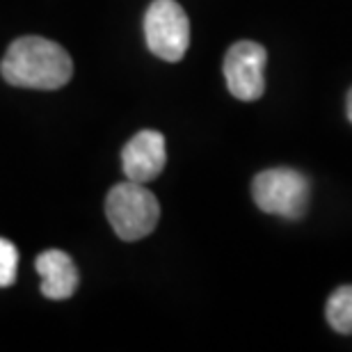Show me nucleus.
Returning a JSON list of instances; mask_svg holds the SVG:
<instances>
[{"label": "nucleus", "mask_w": 352, "mask_h": 352, "mask_svg": "<svg viewBox=\"0 0 352 352\" xmlns=\"http://www.w3.org/2000/svg\"><path fill=\"white\" fill-rule=\"evenodd\" d=\"M0 74L14 87L60 89L72 80L74 60L55 41L28 34L10 44L0 62Z\"/></svg>", "instance_id": "nucleus-1"}, {"label": "nucleus", "mask_w": 352, "mask_h": 352, "mask_svg": "<svg viewBox=\"0 0 352 352\" xmlns=\"http://www.w3.org/2000/svg\"><path fill=\"white\" fill-rule=\"evenodd\" d=\"M105 215L115 234L126 243L146 238L160 220V204L146 183L126 179L105 197Z\"/></svg>", "instance_id": "nucleus-2"}, {"label": "nucleus", "mask_w": 352, "mask_h": 352, "mask_svg": "<svg viewBox=\"0 0 352 352\" xmlns=\"http://www.w3.org/2000/svg\"><path fill=\"white\" fill-rule=\"evenodd\" d=\"M252 197L263 213L300 220L309 208L311 183L302 172L291 167H274L254 176Z\"/></svg>", "instance_id": "nucleus-3"}, {"label": "nucleus", "mask_w": 352, "mask_h": 352, "mask_svg": "<svg viewBox=\"0 0 352 352\" xmlns=\"http://www.w3.org/2000/svg\"><path fill=\"white\" fill-rule=\"evenodd\" d=\"M149 51L165 62H179L190 46V21L176 0H153L144 14Z\"/></svg>", "instance_id": "nucleus-4"}, {"label": "nucleus", "mask_w": 352, "mask_h": 352, "mask_svg": "<svg viewBox=\"0 0 352 352\" xmlns=\"http://www.w3.org/2000/svg\"><path fill=\"white\" fill-rule=\"evenodd\" d=\"M267 53L256 41H238L224 55V78L238 101H258L265 91Z\"/></svg>", "instance_id": "nucleus-5"}, {"label": "nucleus", "mask_w": 352, "mask_h": 352, "mask_svg": "<svg viewBox=\"0 0 352 352\" xmlns=\"http://www.w3.org/2000/svg\"><path fill=\"white\" fill-rule=\"evenodd\" d=\"M167 165L165 135L158 131H140L122 149V170L129 181L149 183L163 174Z\"/></svg>", "instance_id": "nucleus-6"}, {"label": "nucleus", "mask_w": 352, "mask_h": 352, "mask_svg": "<svg viewBox=\"0 0 352 352\" xmlns=\"http://www.w3.org/2000/svg\"><path fill=\"white\" fill-rule=\"evenodd\" d=\"M41 277V295L48 300H69L74 298L76 288L80 284L78 267L74 258L62 250H46L34 258Z\"/></svg>", "instance_id": "nucleus-7"}, {"label": "nucleus", "mask_w": 352, "mask_h": 352, "mask_svg": "<svg viewBox=\"0 0 352 352\" xmlns=\"http://www.w3.org/2000/svg\"><path fill=\"white\" fill-rule=\"evenodd\" d=\"M325 316L339 334H352V286H341L329 295Z\"/></svg>", "instance_id": "nucleus-8"}, {"label": "nucleus", "mask_w": 352, "mask_h": 352, "mask_svg": "<svg viewBox=\"0 0 352 352\" xmlns=\"http://www.w3.org/2000/svg\"><path fill=\"white\" fill-rule=\"evenodd\" d=\"M19 250L16 245L0 236V288H10L16 281Z\"/></svg>", "instance_id": "nucleus-9"}, {"label": "nucleus", "mask_w": 352, "mask_h": 352, "mask_svg": "<svg viewBox=\"0 0 352 352\" xmlns=\"http://www.w3.org/2000/svg\"><path fill=\"white\" fill-rule=\"evenodd\" d=\"M346 112H348V119H350V124H352V87L348 91V101H346Z\"/></svg>", "instance_id": "nucleus-10"}]
</instances>
